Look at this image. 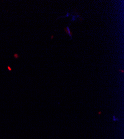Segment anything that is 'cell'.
Returning <instances> with one entry per match:
<instances>
[{
	"label": "cell",
	"instance_id": "3",
	"mask_svg": "<svg viewBox=\"0 0 124 139\" xmlns=\"http://www.w3.org/2000/svg\"><path fill=\"white\" fill-rule=\"evenodd\" d=\"M71 22L75 21L77 20V17L76 16V15H71Z\"/></svg>",
	"mask_w": 124,
	"mask_h": 139
},
{
	"label": "cell",
	"instance_id": "4",
	"mask_svg": "<svg viewBox=\"0 0 124 139\" xmlns=\"http://www.w3.org/2000/svg\"><path fill=\"white\" fill-rule=\"evenodd\" d=\"M71 15V13H69V12H67V13H66V16H61V17H58V18H61V17H63V18H64V17H69Z\"/></svg>",
	"mask_w": 124,
	"mask_h": 139
},
{
	"label": "cell",
	"instance_id": "2",
	"mask_svg": "<svg viewBox=\"0 0 124 139\" xmlns=\"http://www.w3.org/2000/svg\"><path fill=\"white\" fill-rule=\"evenodd\" d=\"M74 13H75L76 15V16L77 17V18L78 17V18H79L80 20H80V21H82L83 20V18H82V17H81L80 16L79 14H78V13H77V11H76V10H74Z\"/></svg>",
	"mask_w": 124,
	"mask_h": 139
},
{
	"label": "cell",
	"instance_id": "1",
	"mask_svg": "<svg viewBox=\"0 0 124 139\" xmlns=\"http://www.w3.org/2000/svg\"><path fill=\"white\" fill-rule=\"evenodd\" d=\"M70 24H71L70 23V24H69L68 26H67L66 27L64 28V31H65V32H66V33L67 35H68L69 36H70V39H71V40H72V32L70 31V27H69V26H70Z\"/></svg>",
	"mask_w": 124,
	"mask_h": 139
},
{
	"label": "cell",
	"instance_id": "6",
	"mask_svg": "<svg viewBox=\"0 0 124 139\" xmlns=\"http://www.w3.org/2000/svg\"><path fill=\"white\" fill-rule=\"evenodd\" d=\"M14 57H15V58H19V56L17 54H15V55H14Z\"/></svg>",
	"mask_w": 124,
	"mask_h": 139
},
{
	"label": "cell",
	"instance_id": "8",
	"mask_svg": "<svg viewBox=\"0 0 124 139\" xmlns=\"http://www.w3.org/2000/svg\"><path fill=\"white\" fill-rule=\"evenodd\" d=\"M119 71H120V72H122V73H124V71H123V70H120Z\"/></svg>",
	"mask_w": 124,
	"mask_h": 139
},
{
	"label": "cell",
	"instance_id": "5",
	"mask_svg": "<svg viewBox=\"0 0 124 139\" xmlns=\"http://www.w3.org/2000/svg\"><path fill=\"white\" fill-rule=\"evenodd\" d=\"M119 120H118V119L117 117L115 116H113V121H114V122H116V121H118Z\"/></svg>",
	"mask_w": 124,
	"mask_h": 139
},
{
	"label": "cell",
	"instance_id": "7",
	"mask_svg": "<svg viewBox=\"0 0 124 139\" xmlns=\"http://www.w3.org/2000/svg\"><path fill=\"white\" fill-rule=\"evenodd\" d=\"M8 70H9V71H11V68L9 66L8 67Z\"/></svg>",
	"mask_w": 124,
	"mask_h": 139
}]
</instances>
